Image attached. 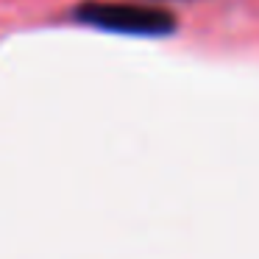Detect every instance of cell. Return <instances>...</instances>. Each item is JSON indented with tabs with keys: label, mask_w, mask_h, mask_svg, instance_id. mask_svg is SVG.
<instances>
[{
	"label": "cell",
	"mask_w": 259,
	"mask_h": 259,
	"mask_svg": "<svg viewBox=\"0 0 259 259\" xmlns=\"http://www.w3.org/2000/svg\"><path fill=\"white\" fill-rule=\"evenodd\" d=\"M73 17L87 28L128 36H164L176 31V17L153 3H103L87 0L73 12Z\"/></svg>",
	"instance_id": "obj_1"
}]
</instances>
